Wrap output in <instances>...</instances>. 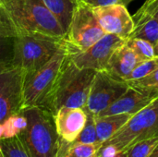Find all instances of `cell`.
<instances>
[{
    "instance_id": "obj_2",
    "label": "cell",
    "mask_w": 158,
    "mask_h": 157,
    "mask_svg": "<svg viewBox=\"0 0 158 157\" xmlns=\"http://www.w3.org/2000/svg\"><path fill=\"white\" fill-rule=\"evenodd\" d=\"M95 73L94 69L77 67L68 53L52 90L47 109L55 115L61 107L84 108Z\"/></svg>"
},
{
    "instance_id": "obj_35",
    "label": "cell",
    "mask_w": 158,
    "mask_h": 157,
    "mask_svg": "<svg viewBox=\"0 0 158 157\" xmlns=\"http://www.w3.org/2000/svg\"><path fill=\"white\" fill-rule=\"evenodd\" d=\"M2 1H4V0H0V3H1V2H2Z\"/></svg>"
},
{
    "instance_id": "obj_24",
    "label": "cell",
    "mask_w": 158,
    "mask_h": 157,
    "mask_svg": "<svg viewBox=\"0 0 158 157\" xmlns=\"http://www.w3.org/2000/svg\"><path fill=\"white\" fill-rule=\"evenodd\" d=\"M156 68H158V56H156L153 58L144 60L142 63H140L134 68V70L131 72V74L127 78L126 81L128 82L131 81L141 79V78L150 74L151 72L155 71Z\"/></svg>"
},
{
    "instance_id": "obj_34",
    "label": "cell",
    "mask_w": 158,
    "mask_h": 157,
    "mask_svg": "<svg viewBox=\"0 0 158 157\" xmlns=\"http://www.w3.org/2000/svg\"><path fill=\"white\" fill-rule=\"evenodd\" d=\"M155 96H156V98H158V91L156 92V93L155 94Z\"/></svg>"
},
{
    "instance_id": "obj_21",
    "label": "cell",
    "mask_w": 158,
    "mask_h": 157,
    "mask_svg": "<svg viewBox=\"0 0 158 157\" xmlns=\"http://www.w3.org/2000/svg\"><path fill=\"white\" fill-rule=\"evenodd\" d=\"M0 148L4 157H31L18 136L10 139H1Z\"/></svg>"
},
{
    "instance_id": "obj_19",
    "label": "cell",
    "mask_w": 158,
    "mask_h": 157,
    "mask_svg": "<svg viewBox=\"0 0 158 157\" xmlns=\"http://www.w3.org/2000/svg\"><path fill=\"white\" fill-rule=\"evenodd\" d=\"M27 118L26 117L19 113L9 117L4 123V132L2 139H10L17 137L20 132H22L27 127Z\"/></svg>"
},
{
    "instance_id": "obj_11",
    "label": "cell",
    "mask_w": 158,
    "mask_h": 157,
    "mask_svg": "<svg viewBox=\"0 0 158 157\" xmlns=\"http://www.w3.org/2000/svg\"><path fill=\"white\" fill-rule=\"evenodd\" d=\"M99 24L106 33L128 39L134 30V21L122 2L93 8Z\"/></svg>"
},
{
    "instance_id": "obj_9",
    "label": "cell",
    "mask_w": 158,
    "mask_h": 157,
    "mask_svg": "<svg viewBox=\"0 0 158 157\" xmlns=\"http://www.w3.org/2000/svg\"><path fill=\"white\" fill-rule=\"evenodd\" d=\"M129 88L130 85L126 81L113 76L107 70L96 71L84 108L94 116H98L123 95Z\"/></svg>"
},
{
    "instance_id": "obj_8",
    "label": "cell",
    "mask_w": 158,
    "mask_h": 157,
    "mask_svg": "<svg viewBox=\"0 0 158 157\" xmlns=\"http://www.w3.org/2000/svg\"><path fill=\"white\" fill-rule=\"evenodd\" d=\"M25 71L11 62L0 63V124L23 110Z\"/></svg>"
},
{
    "instance_id": "obj_22",
    "label": "cell",
    "mask_w": 158,
    "mask_h": 157,
    "mask_svg": "<svg viewBox=\"0 0 158 157\" xmlns=\"http://www.w3.org/2000/svg\"><path fill=\"white\" fill-rule=\"evenodd\" d=\"M125 43L143 60H147L156 56L155 46L150 42L138 39V38H128Z\"/></svg>"
},
{
    "instance_id": "obj_1",
    "label": "cell",
    "mask_w": 158,
    "mask_h": 157,
    "mask_svg": "<svg viewBox=\"0 0 158 157\" xmlns=\"http://www.w3.org/2000/svg\"><path fill=\"white\" fill-rule=\"evenodd\" d=\"M44 34L64 39L65 31L42 0H4L0 3V35L5 38Z\"/></svg>"
},
{
    "instance_id": "obj_23",
    "label": "cell",
    "mask_w": 158,
    "mask_h": 157,
    "mask_svg": "<svg viewBox=\"0 0 158 157\" xmlns=\"http://www.w3.org/2000/svg\"><path fill=\"white\" fill-rule=\"evenodd\" d=\"M87 111V110H86ZM75 143H88V144H100L97 138V132H96V127H95V119L94 116L87 111V121L86 124L80 133V135L77 137V139L74 141Z\"/></svg>"
},
{
    "instance_id": "obj_6",
    "label": "cell",
    "mask_w": 158,
    "mask_h": 157,
    "mask_svg": "<svg viewBox=\"0 0 158 157\" xmlns=\"http://www.w3.org/2000/svg\"><path fill=\"white\" fill-rule=\"evenodd\" d=\"M63 43V39L44 34L14 38L10 62L25 72L33 71L49 62Z\"/></svg>"
},
{
    "instance_id": "obj_28",
    "label": "cell",
    "mask_w": 158,
    "mask_h": 157,
    "mask_svg": "<svg viewBox=\"0 0 158 157\" xmlns=\"http://www.w3.org/2000/svg\"><path fill=\"white\" fill-rule=\"evenodd\" d=\"M109 157H128V151H122V152H118V153L115 154L114 155H112V156H109Z\"/></svg>"
},
{
    "instance_id": "obj_32",
    "label": "cell",
    "mask_w": 158,
    "mask_h": 157,
    "mask_svg": "<svg viewBox=\"0 0 158 157\" xmlns=\"http://www.w3.org/2000/svg\"><path fill=\"white\" fill-rule=\"evenodd\" d=\"M132 1H134V0H121V2L124 4V5H128V4H130V3H131Z\"/></svg>"
},
{
    "instance_id": "obj_4",
    "label": "cell",
    "mask_w": 158,
    "mask_h": 157,
    "mask_svg": "<svg viewBox=\"0 0 158 157\" xmlns=\"http://www.w3.org/2000/svg\"><path fill=\"white\" fill-rule=\"evenodd\" d=\"M158 136V98L134 114L109 140L104 143L98 157H109L128 151L136 143Z\"/></svg>"
},
{
    "instance_id": "obj_18",
    "label": "cell",
    "mask_w": 158,
    "mask_h": 157,
    "mask_svg": "<svg viewBox=\"0 0 158 157\" xmlns=\"http://www.w3.org/2000/svg\"><path fill=\"white\" fill-rule=\"evenodd\" d=\"M100 147V144L68 143L60 139L57 157H97Z\"/></svg>"
},
{
    "instance_id": "obj_3",
    "label": "cell",
    "mask_w": 158,
    "mask_h": 157,
    "mask_svg": "<svg viewBox=\"0 0 158 157\" xmlns=\"http://www.w3.org/2000/svg\"><path fill=\"white\" fill-rule=\"evenodd\" d=\"M27 127L18 137L31 157H57L59 136L54 114L42 107H28L21 112Z\"/></svg>"
},
{
    "instance_id": "obj_29",
    "label": "cell",
    "mask_w": 158,
    "mask_h": 157,
    "mask_svg": "<svg viewBox=\"0 0 158 157\" xmlns=\"http://www.w3.org/2000/svg\"><path fill=\"white\" fill-rule=\"evenodd\" d=\"M148 157H158V144L157 146L154 149V151L151 153V155Z\"/></svg>"
},
{
    "instance_id": "obj_14",
    "label": "cell",
    "mask_w": 158,
    "mask_h": 157,
    "mask_svg": "<svg viewBox=\"0 0 158 157\" xmlns=\"http://www.w3.org/2000/svg\"><path fill=\"white\" fill-rule=\"evenodd\" d=\"M143 60L124 43L112 54L106 69L113 76L126 81Z\"/></svg>"
},
{
    "instance_id": "obj_15",
    "label": "cell",
    "mask_w": 158,
    "mask_h": 157,
    "mask_svg": "<svg viewBox=\"0 0 158 157\" xmlns=\"http://www.w3.org/2000/svg\"><path fill=\"white\" fill-rule=\"evenodd\" d=\"M130 114L94 116L98 142L103 144L116 134L132 117Z\"/></svg>"
},
{
    "instance_id": "obj_30",
    "label": "cell",
    "mask_w": 158,
    "mask_h": 157,
    "mask_svg": "<svg viewBox=\"0 0 158 157\" xmlns=\"http://www.w3.org/2000/svg\"><path fill=\"white\" fill-rule=\"evenodd\" d=\"M3 132H4V128H3V124H0V140L3 138Z\"/></svg>"
},
{
    "instance_id": "obj_25",
    "label": "cell",
    "mask_w": 158,
    "mask_h": 157,
    "mask_svg": "<svg viewBox=\"0 0 158 157\" xmlns=\"http://www.w3.org/2000/svg\"><path fill=\"white\" fill-rule=\"evenodd\" d=\"M12 46L13 39L5 38L0 35V63L11 61Z\"/></svg>"
},
{
    "instance_id": "obj_12",
    "label": "cell",
    "mask_w": 158,
    "mask_h": 157,
    "mask_svg": "<svg viewBox=\"0 0 158 157\" xmlns=\"http://www.w3.org/2000/svg\"><path fill=\"white\" fill-rule=\"evenodd\" d=\"M56 129L60 139L73 143L87 121V111L80 107H61L54 115Z\"/></svg>"
},
{
    "instance_id": "obj_33",
    "label": "cell",
    "mask_w": 158,
    "mask_h": 157,
    "mask_svg": "<svg viewBox=\"0 0 158 157\" xmlns=\"http://www.w3.org/2000/svg\"><path fill=\"white\" fill-rule=\"evenodd\" d=\"M0 157H4V155H3V153H2V150H1V148H0Z\"/></svg>"
},
{
    "instance_id": "obj_17",
    "label": "cell",
    "mask_w": 158,
    "mask_h": 157,
    "mask_svg": "<svg viewBox=\"0 0 158 157\" xmlns=\"http://www.w3.org/2000/svg\"><path fill=\"white\" fill-rule=\"evenodd\" d=\"M67 32L79 0H42Z\"/></svg>"
},
{
    "instance_id": "obj_7",
    "label": "cell",
    "mask_w": 158,
    "mask_h": 157,
    "mask_svg": "<svg viewBox=\"0 0 158 157\" xmlns=\"http://www.w3.org/2000/svg\"><path fill=\"white\" fill-rule=\"evenodd\" d=\"M106 32L99 24L92 7L79 0L64 43L68 53L82 52L99 41Z\"/></svg>"
},
{
    "instance_id": "obj_27",
    "label": "cell",
    "mask_w": 158,
    "mask_h": 157,
    "mask_svg": "<svg viewBox=\"0 0 158 157\" xmlns=\"http://www.w3.org/2000/svg\"><path fill=\"white\" fill-rule=\"evenodd\" d=\"M81 1L92 8L106 6H110V5H114V4H118L121 2V0H81Z\"/></svg>"
},
{
    "instance_id": "obj_5",
    "label": "cell",
    "mask_w": 158,
    "mask_h": 157,
    "mask_svg": "<svg viewBox=\"0 0 158 157\" xmlns=\"http://www.w3.org/2000/svg\"><path fill=\"white\" fill-rule=\"evenodd\" d=\"M67 56L68 50L65 43H63L49 62L38 69L25 72L23 83L24 108L42 107L47 109L52 90Z\"/></svg>"
},
{
    "instance_id": "obj_10",
    "label": "cell",
    "mask_w": 158,
    "mask_h": 157,
    "mask_svg": "<svg viewBox=\"0 0 158 157\" xmlns=\"http://www.w3.org/2000/svg\"><path fill=\"white\" fill-rule=\"evenodd\" d=\"M125 41V39L117 35L106 33L88 49L82 52L69 54V56L81 68H92L96 71L106 70L112 54Z\"/></svg>"
},
{
    "instance_id": "obj_16",
    "label": "cell",
    "mask_w": 158,
    "mask_h": 157,
    "mask_svg": "<svg viewBox=\"0 0 158 157\" xmlns=\"http://www.w3.org/2000/svg\"><path fill=\"white\" fill-rule=\"evenodd\" d=\"M134 30L129 38H138L156 44L158 40V20L154 17L136 12L134 14Z\"/></svg>"
},
{
    "instance_id": "obj_13",
    "label": "cell",
    "mask_w": 158,
    "mask_h": 157,
    "mask_svg": "<svg viewBox=\"0 0 158 157\" xmlns=\"http://www.w3.org/2000/svg\"><path fill=\"white\" fill-rule=\"evenodd\" d=\"M154 100H156V98L153 94L140 92L130 86L123 95H121L107 109L100 113L98 116L117 114L134 115L150 105Z\"/></svg>"
},
{
    "instance_id": "obj_20",
    "label": "cell",
    "mask_w": 158,
    "mask_h": 157,
    "mask_svg": "<svg viewBox=\"0 0 158 157\" xmlns=\"http://www.w3.org/2000/svg\"><path fill=\"white\" fill-rule=\"evenodd\" d=\"M128 83L131 87L140 92L153 94L155 96V94L158 91V68L141 79L128 81Z\"/></svg>"
},
{
    "instance_id": "obj_26",
    "label": "cell",
    "mask_w": 158,
    "mask_h": 157,
    "mask_svg": "<svg viewBox=\"0 0 158 157\" xmlns=\"http://www.w3.org/2000/svg\"><path fill=\"white\" fill-rule=\"evenodd\" d=\"M137 12L154 17L158 20V0H147Z\"/></svg>"
},
{
    "instance_id": "obj_31",
    "label": "cell",
    "mask_w": 158,
    "mask_h": 157,
    "mask_svg": "<svg viewBox=\"0 0 158 157\" xmlns=\"http://www.w3.org/2000/svg\"><path fill=\"white\" fill-rule=\"evenodd\" d=\"M155 54H156V56H158V40L155 44Z\"/></svg>"
}]
</instances>
